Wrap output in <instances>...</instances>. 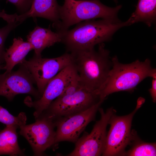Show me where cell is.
<instances>
[{
    "label": "cell",
    "mask_w": 156,
    "mask_h": 156,
    "mask_svg": "<svg viewBox=\"0 0 156 156\" xmlns=\"http://www.w3.org/2000/svg\"><path fill=\"white\" fill-rule=\"evenodd\" d=\"M99 45L97 51L93 48L70 53L81 86L99 95L112 68V61L103 43Z\"/></svg>",
    "instance_id": "1"
},
{
    "label": "cell",
    "mask_w": 156,
    "mask_h": 156,
    "mask_svg": "<svg viewBox=\"0 0 156 156\" xmlns=\"http://www.w3.org/2000/svg\"><path fill=\"white\" fill-rule=\"evenodd\" d=\"M128 26L126 21L118 18L88 20L80 22L70 30L59 32L61 42L68 52L94 48L110 40L113 34L122 27Z\"/></svg>",
    "instance_id": "2"
},
{
    "label": "cell",
    "mask_w": 156,
    "mask_h": 156,
    "mask_svg": "<svg viewBox=\"0 0 156 156\" xmlns=\"http://www.w3.org/2000/svg\"><path fill=\"white\" fill-rule=\"evenodd\" d=\"M111 59L112 68L100 92V100L104 101L108 96L115 92H132L146 78H156V69L152 67L150 60L148 59L144 62L136 60L129 64L120 62L116 56Z\"/></svg>",
    "instance_id": "3"
},
{
    "label": "cell",
    "mask_w": 156,
    "mask_h": 156,
    "mask_svg": "<svg viewBox=\"0 0 156 156\" xmlns=\"http://www.w3.org/2000/svg\"><path fill=\"white\" fill-rule=\"evenodd\" d=\"M121 7V5L109 7L99 0H64L63 5L60 6V21L53 27L56 31L60 32L84 21L98 18L117 19Z\"/></svg>",
    "instance_id": "4"
},
{
    "label": "cell",
    "mask_w": 156,
    "mask_h": 156,
    "mask_svg": "<svg viewBox=\"0 0 156 156\" xmlns=\"http://www.w3.org/2000/svg\"><path fill=\"white\" fill-rule=\"evenodd\" d=\"M101 115L89 134H84L75 143L74 150L67 155L69 156H96L102 155L107 136L106 128L109 121L116 110L112 107L105 112L99 107Z\"/></svg>",
    "instance_id": "5"
},
{
    "label": "cell",
    "mask_w": 156,
    "mask_h": 156,
    "mask_svg": "<svg viewBox=\"0 0 156 156\" xmlns=\"http://www.w3.org/2000/svg\"><path fill=\"white\" fill-rule=\"evenodd\" d=\"M100 100L97 93L82 86L73 94L59 96L42 113L55 119L84 111Z\"/></svg>",
    "instance_id": "6"
},
{
    "label": "cell",
    "mask_w": 156,
    "mask_h": 156,
    "mask_svg": "<svg viewBox=\"0 0 156 156\" xmlns=\"http://www.w3.org/2000/svg\"><path fill=\"white\" fill-rule=\"evenodd\" d=\"M35 122L19 127L20 134L28 142L36 156H41L55 144V119L44 113L35 119Z\"/></svg>",
    "instance_id": "7"
},
{
    "label": "cell",
    "mask_w": 156,
    "mask_h": 156,
    "mask_svg": "<svg viewBox=\"0 0 156 156\" xmlns=\"http://www.w3.org/2000/svg\"><path fill=\"white\" fill-rule=\"evenodd\" d=\"M70 53L52 58H43L41 56H34L22 63L30 72L37 84L42 96L49 81L62 69L72 63Z\"/></svg>",
    "instance_id": "8"
},
{
    "label": "cell",
    "mask_w": 156,
    "mask_h": 156,
    "mask_svg": "<svg viewBox=\"0 0 156 156\" xmlns=\"http://www.w3.org/2000/svg\"><path fill=\"white\" fill-rule=\"evenodd\" d=\"M103 101L100 100L84 111L55 119L57 129L55 144L63 141L75 143L88 124L95 120Z\"/></svg>",
    "instance_id": "9"
},
{
    "label": "cell",
    "mask_w": 156,
    "mask_h": 156,
    "mask_svg": "<svg viewBox=\"0 0 156 156\" xmlns=\"http://www.w3.org/2000/svg\"><path fill=\"white\" fill-rule=\"evenodd\" d=\"M138 110L135 108L125 116L112 115L109 123L110 126L107 134L103 156L122 155L126 147L134 139L131 127L133 117Z\"/></svg>",
    "instance_id": "10"
},
{
    "label": "cell",
    "mask_w": 156,
    "mask_h": 156,
    "mask_svg": "<svg viewBox=\"0 0 156 156\" xmlns=\"http://www.w3.org/2000/svg\"><path fill=\"white\" fill-rule=\"evenodd\" d=\"M36 82L26 67L20 64L18 70L0 75V96L11 101L16 95L28 94L36 100L41 96L38 89L33 86Z\"/></svg>",
    "instance_id": "11"
},
{
    "label": "cell",
    "mask_w": 156,
    "mask_h": 156,
    "mask_svg": "<svg viewBox=\"0 0 156 156\" xmlns=\"http://www.w3.org/2000/svg\"><path fill=\"white\" fill-rule=\"evenodd\" d=\"M77 75L75 68L71 63L49 81L40 99L33 101L31 98H26L24 103L27 106L34 109V115L35 119L47 109L54 99L61 94L70 83Z\"/></svg>",
    "instance_id": "12"
},
{
    "label": "cell",
    "mask_w": 156,
    "mask_h": 156,
    "mask_svg": "<svg viewBox=\"0 0 156 156\" xmlns=\"http://www.w3.org/2000/svg\"><path fill=\"white\" fill-rule=\"evenodd\" d=\"M60 6L56 0H33L26 12L20 15L15 14V20L21 23L28 18L39 17L51 21L54 26L60 21Z\"/></svg>",
    "instance_id": "13"
},
{
    "label": "cell",
    "mask_w": 156,
    "mask_h": 156,
    "mask_svg": "<svg viewBox=\"0 0 156 156\" xmlns=\"http://www.w3.org/2000/svg\"><path fill=\"white\" fill-rule=\"evenodd\" d=\"M27 38L34 51V54L41 56L44 49L61 42V35L58 31L54 32L49 29L36 26L29 33Z\"/></svg>",
    "instance_id": "14"
},
{
    "label": "cell",
    "mask_w": 156,
    "mask_h": 156,
    "mask_svg": "<svg viewBox=\"0 0 156 156\" xmlns=\"http://www.w3.org/2000/svg\"><path fill=\"white\" fill-rule=\"evenodd\" d=\"M32 50V46L28 41H24L21 37L14 38L12 45L5 51L4 58L5 64L3 69L6 70V72L11 71L15 66L24 62L26 56Z\"/></svg>",
    "instance_id": "15"
},
{
    "label": "cell",
    "mask_w": 156,
    "mask_h": 156,
    "mask_svg": "<svg viewBox=\"0 0 156 156\" xmlns=\"http://www.w3.org/2000/svg\"><path fill=\"white\" fill-rule=\"evenodd\" d=\"M6 126L0 131V155H25L18 143L16 129L19 127L16 125Z\"/></svg>",
    "instance_id": "16"
},
{
    "label": "cell",
    "mask_w": 156,
    "mask_h": 156,
    "mask_svg": "<svg viewBox=\"0 0 156 156\" xmlns=\"http://www.w3.org/2000/svg\"><path fill=\"white\" fill-rule=\"evenodd\" d=\"M156 18V0H138L136 10L126 21L128 26L143 22L149 27Z\"/></svg>",
    "instance_id": "17"
},
{
    "label": "cell",
    "mask_w": 156,
    "mask_h": 156,
    "mask_svg": "<svg viewBox=\"0 0 156 156\" xmlns=\"http://www.w3.org/2000/svg\"><path fill=\"white\" fill-rule=\"evenodd\" d=\"M129 156L156 155L155 143L138 142L130 150L124 153L122 155Z\"/></svg>",
    "instance_id": "18"
},
{
    "label": "cell",
    "mask_w": 156,
    "mask_h": 156,
    "mask_svg": "<svg viewBox=\"0 0 156 156\" xmlns=\"http://www.w3.org/2000/svg\"><path fill=\"white\" fill-rule=\"evenodd\" d=\"M27 119L26 116L24 112H21L17 116H15L0 105V122L6 125H16L19 128L26 124Z\"/></svg>",
    "instance_id": "19"
},
{
    "label": "cell",
    "mask_w": 156,
    "mask_h": 156,
    "mask_svg": "<svg viewBox=\"0 0 156 156\" xmlns=\"http://www.w3.org/2000/svg\"><path fill=\"white\" fill-rule=\"evenodd\" d=\"M7 23L6 26L0 28V61L3 63L4 62V43L5 40L10 31L20 24L16 21Z\"/></svg>",
    "instance_id": "20"
},
{
    "label": "cell",
    "mask_w": 156,
    "mask_h": 156,
    "mask_svg": "<svg viewBox=\"0 0 156 156\" xmlns=\"http://www.w3.org/2000/svg\"><path fill=\"white\" fill-rule=\"evenodd\" d=\"M14 4L21 14L27 11L30 8L33 0H6Z\"/></svg>",
    "instance_id": "21"
},
{
    "label": "cell",
    "mask_w": 156,
    "mask_h": 156,
    "mask_svg": "<svg viewBox=\"0 0 156 156\" xmlns=\"http://www.w3.org/2000/svg\"><path fill=\"white\" fill-rule=\"evenodd\" d=\"M82 87L79 82L77 75V76L70 83L60 96L73 94Z\"/></svg>",
    "instance_id": "22"
},
{
    "label": "cell",
    "mask_w": 156,
    "mask_h": 156,
    "mask_svg": "<svg viewBox=\"0 0 156 156\" xmlns=\"http://www.w3.org/2000/svg\"><path fill=\"white\" fill-rule=\"evenodd\" d=\"M149 91L153 102L156 101V78H153L152 86L149 90Z\"/></svg>",
    "instance_id": "23"
},
{
    "label": "cell",
    "mask_w": 156,
    "mask_h": 156,
    "mask_svg": "<svg viewBox=\"0 0 156 156\" xmlns=\"http://www.w3.org/2000/svg\"><path fill=\"white\" fill-rule=\"evenodd\" d=\"M145 99L142 97L139 98L138 100L136 108L138 109L144 103Z\"/></svg>",
    "instance_id": "24"
},
{
    "label": "cell",
    "mask_w": 156,
    "mask_h": 156,
    "mask_svg": "<svg viewBox=\"0 0 156 156\" xmlns=\"http://www.w3.org/2000/svg\"><path fill=\"white\" fill-rule=\"evenodd\" d=\"M3 63L0 61V71L1 69H3V67L4 66H3V65L2 64Z\"/></svg>",
    "instance_id": "25"
},
{
    "label": "cell",
    "mask_w": 156,
    "mask_h": 156,
    "mask_svg": "<svg viewBox=\"0 0 156 156\" xmlns=\"http://www.w3.org/2000/svg\"><path fill=\"white\" fill-rule=\"evenodd\" d=\"M114 1L116 3L117 2V0H114Z\"/></svg>",
    "instance_id": "26"
},
{
    "label": "cell",
    "mask_w": 156,
    "mask_h": 156,
    "mask_svg": "<svg viewBox=\"0 0 156 156\" xmlns=\"http://www.w3.org/2000/svg\"><path fill=\"white\" fill-rule=\"evenodd\" d=\"M1 131V130H0V131Z\"/></svg>",
    "instance_id": "27"
}]
</instances>
